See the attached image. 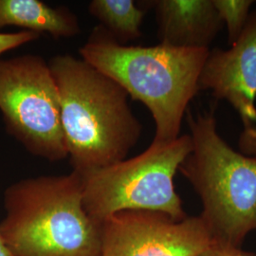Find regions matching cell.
<instances>
[{
	"mask_svg": "<svg viewBox=\"0 0 256 256\" xmlns=\"http://www.w3.org/2000/svg\"><path fill=\"white\" fill-rule=\"evenodd\" d=\"M0 256H14L10 254L9 248L6 247L1 236H0Z\"/></svg>",
	"mask_w": 256,
	"mask_h": 256,
	"instance_id": "obj_15",
	"label": "cell"
},
{
	"mask_svg": "<svg viewBox=\"0 0 256 256\" xmlns=\"http://www.w3.org/2000/svg\"><path fill=\"white\" fill-rule=\"evenodd\" d=\"M0 236L14 256H101V223L84 207L81 176L20 180L3 196Z\"/></svg>",
	"mask_w": 256,
	"mask_h": 256,
	"instance_id": "obj_4",
	"label": "cell"
},
{
	"mask_svg": "<svg viewBox=\"0 0 256 256\" xmlns=\"http://www.w3.org/2000/svg\"><path fill=\"white\" fill-rule=\"evenodd\" d=\"M228 50H209L198 81L200 90L225 100L240 116L244 130L256 126V10Z\"/></svg>",
	"mask_w": 256,
	"mask_h": 256,
	"instance_id": "obj_8",
	"label": "cell"
},
{
	"mask_svg": "<svg viewBox=\"0 0 256 256\" xmlns=\"http://www.w3.org/2000/svg\"><path fill=\"white\" fill-rule=\"evenodd\" d=\"M48 64L74 171L82 174L128 158L142 133L128 92L81 57L55 55Z\"/></svg>",
	"mask_w": 256,
	"mask_h": 256,
	"instance_id": "obj_1",
	"label": "cell"
},
{
	"mask_svg": "<svg viewBox=\"0 0 256 256\" xmlns=\"http://www.w3.org/2000/svg\"><path fill=\"white\" fill-rule=\"evenodd\" d=\"M16 27L54 39L72 38L81 32L77 16L64 6L41 0H0V28Z\"/></svg>",
	"mask_w": 256,
	"mask_h": 256,
	"instance_id": "obj_10",
	"label": "cell"
},
{
	"mask_svg": "<svg viewBox=\"0 0 256 256\" xmlns=\"http://www.w3.org/2000/svg\"><path fill=\"white\" fill-rule=\"evenodd\" d=\"M223 24L226 25L228 42L232 45L242 34L252 12V0H212Z\"/></svg>",
	"mask_w": 256,
	"mask_h": 256,
	"instance_id": "obj_12",
	"label": "cell"
},
{
	"mask_svg": "<svg viewBox=\"0 0 256 256\" xmlns=\"http://www.w3.org/2000/svg\"><path fill=\"white\" fill-rule=\"evenodd\" d=\"M40 36L32 32L20 30L18 32H0V56L18 46L36 41Z\"/></svg>",
	"mask_w": 256,
	"mask_h": 256,
	"instance_id": "obj_13",
	"label": "cell"
},
{
	"mask_svg": "<svg viewBox=\"0 0 256 256\" xmlns=\"http://www.w3.org/2000/svg\"><path fill=\"white\" fill-rule=\"evenodd\" d=\"M198 256H256L250 252L242 250L239 248L226 247L214 244L209 248L204 250Z\"/></svg>",
	"mask_w": 256,
	"mask_h": 256,
	"instance_id": "obj_14",
	"label": "cell"
},
{
	"mask_svg": "<svg viewBox=\"0 0 256 256\" xmlns=\"http://www.w3.org/2000/svg\"><path fill=\"white\" fill-rule=\"evenodd\" d=\"M214 244L200 216L124 210L101 222V256H198Z\"/></svg>",
	"mask_w": 256,
	"mask_h": 256,
	"instance_id": "obj_7",
	"label": "cell"
},
{
	"mask_svg": "<svg viewBox=\"0 0 256 256\" xmlns=\"http://www.w3.org/2000/svg\"><path fill=\"white\" fill-rule=\"evenodd\" d=\"M160 44L210 50L223 23L212 0H153Z\"/></svg>",
	"mask_w": 256,
	"mask_h": 256,
	"instance_id": "obj_9",
	"label": "cell"
},
{
	"mask_svg": "<svg viewBox=\"0 0 256 256\" xmlns=\"http://www.w3.org/2000/svg\"><path fill=\"white\" fill-rule=\"evenodd\" d=\"M192 150L178 171L200 196V216L214 243L239 248L256 230V126L244 130L240 151L220 136L214 111H187Z\"/></svg>",
	"mask_w": 256,
	"mask_h": 256,
	"instance_id": "obj_2",
	"label": "cell"
},
{
	"mask_svg": "<svg viewBox=\"0 0 256 256\" xmlns=\"http://www.w3.org/2000/svg\"><path fill=\"white\" fill-rule=\"evenodd\" d=\"M0 113L7 133L30 155L52 162L68 158L58 90L42 56L0 57Z\"/></svg>",
	"mask_w": 256,
	"mask_h": 256,
	"instance_id": "obj_6",
	"label": "cell"
},
{
	"mask_svg": "<svg viewBox=\"0 0 256 256\" xmlns=\"http://www.w3.org/2000/svg\"><path fill=\"white\" fill-rule=\"evenodd\" d=\"M191 150L189 134L167 142L153 140L131 158L80 174L86 212L99 223L124 210H151L174 220L185 218L174 178Z\"/></svg>",
	"mask_w": 256,
	"mask_h": 256,
	"instance_id": "obj_5",
	"label": "cell"
},
{
	"mask_svg": "<svg viewBox=\"0 0 256 256\" xmlns=\"http://www.w3.org/2000/svg\"><path fill=\"white\" fill-rule=\"evenodd\" d=\"M209 50L120 44L94 28L79 48L80 57L146 106L155 122L153 140L167 142L180 136L188 106L200 92L198 81Z\"/></svg>",
	"mask_w": 256,
	"mask_h": 256,
	"instance_id": "obj_3",
	"label": "cell"
},
{
	"mask_svg": "<svg viewBox=\"0 0 256 256\" xmlns=\"http://www.w3.org/2000/svg\"><path fill=\"white\" fill-rule=\"evenodd\" d=\"M88 9L100 27L120 44L126 45L142 36L146 10L133 0H92Z\"/></svg>",
	"mask_w": 256,
	"mask_h": 256,
	"instance_id": "obj_11",
	"label": "cell"
}]
</instances>
